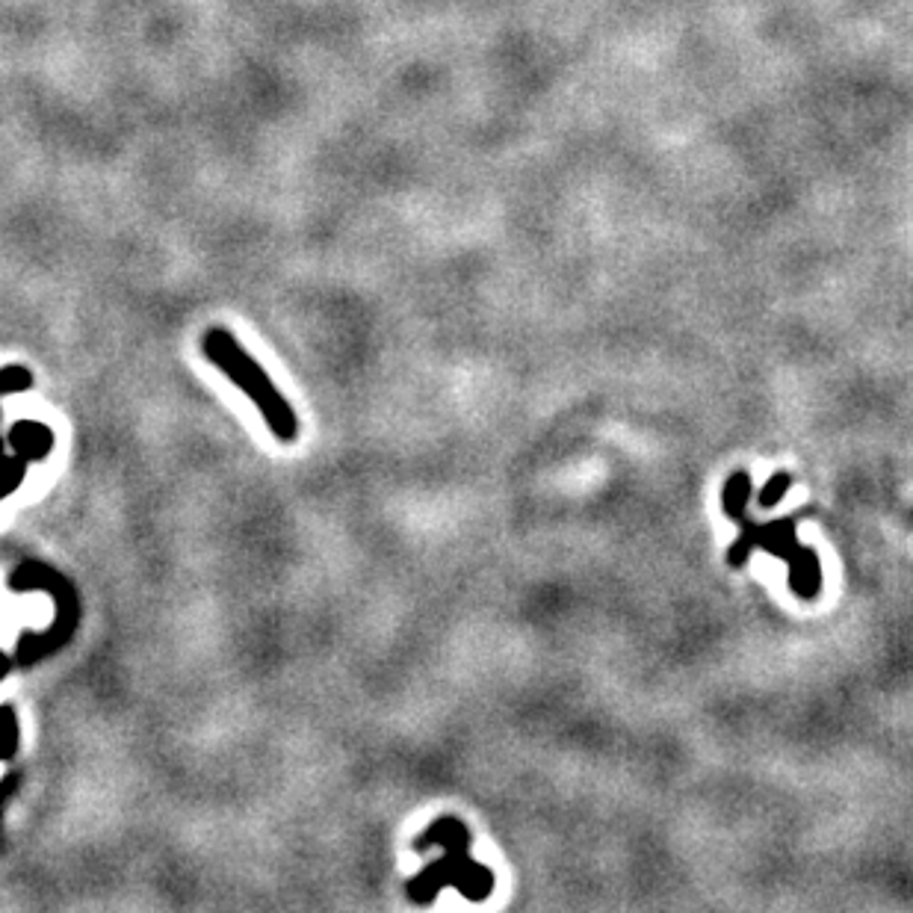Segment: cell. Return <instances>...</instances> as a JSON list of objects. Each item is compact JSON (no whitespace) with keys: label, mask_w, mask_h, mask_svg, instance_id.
<instances>
[{"label":"cell","mask_w":913,"mask_h":913,"mask_svg":"<svg viewBox=\"0 0 913 913\" xmlns=\"http://www.w3.org/2000/svg\"><path fill=\"white\" fill-rule=\"evenodd\" d=\"M30 385H33V376H30L28 367H19V364H12V367L0 370V394H15V391H28Z\"/></svg>","instance_id":"6"},{"label":"cell","mask_w":913,"mask_h":913,"mask_svg":"<svg viewBox=\"0 0 913 913\" xmlns=\"http://www.w3.org/2000/svg\"><path fill=\"white\" fill-rule=\"evenodd\" d=\"M201 352L205 359L213 361L237 387H243L245 396L257 405V411L270 426V432L282 443H293L299 438V417L293 411V405L284 399V394L273 385V378L266 376V370L257 364L240 340L226 329H210L201 338Z\"/></svg>","instance_id":"2"},{"label":"cell","mask_w":913,"mask_h":913,"mask_svg":"<svg viewBox=\"0 0 913 913\" xmlns=\"http://www.w3.org/2000/svg\"><path fill=\"white\" fill-rule=\"evenodd\" d=\"M7 443L15 452H24L33 462H38L54 450V432L45 424H36V420H21L10 429V441Z\"/></svg>","instance_id":"3"},{"label":"cell","mask_w":913,"mask_h":913,"mask_svg":"<svg viewBox=\"0 0 913 913\" xmlns=\"http://www.w3.org/2000/svg\"><path fill=\"white\" fill-rule=\"evenodd\" d=\"M790 485H792L790 473H774L772 480L766 482V488L760 491V497H757L760 509H772V506H778V499L787 497Z\"/></svg>","instance_id":"5"},{"label":"cell","mask_w":913,"mask_h":913,"mask_svg":"<svg viewBox=\"0 0 913 913\" xmlns=\"http://www.w3.org/2000/svg\"><path fill=\"white\" fill-rule=\"evenodd\" d=\"M3 443H7V441H3V438H0V455H3Z\"/></svg>","instance_id":"7"},{"label":"cell","mask_w":913,"mask_h":913,"mask_svg":"<svg viewBox=\"0 0 913 913\" xmlns=\"http://www.w3.org/2000/svg\"><path fill=\"white\" fill-rule=\"evenodd\" d=\"M748 497H751V476L745 471H736L725 482L722 506H725L727 518H734L739 524L743 536L736 538V544L727 550V565H745V559L751 556L754 547H763V550H769L790 565L792 592L799 594L801 601H816L822 592V568L816 550L799 544L792 518L772 520V524H757V520L748 518L745 515Z\"/></svg>","instance_id":"1"},{"label":"cell","mask_w":913,"mask_h":913,"mask_svg":"<svg viewBox=\"0 0 913 913\" xmlns=\"http://www.w3.org/2000/svg\"><path fill=\"white\" fill-rule=\"evenodd\" d=\"M30 462H33V459L24 455V452H15L10 459H0V499L10 497L12 491L24 482Z\"/></svg>","instance_id":"4"}]
</instances>
